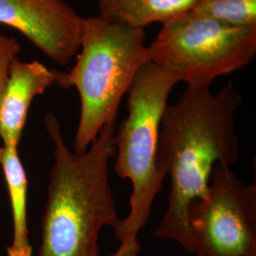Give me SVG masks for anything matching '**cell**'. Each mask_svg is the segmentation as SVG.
Instances as JSON below:
<instances>
[{"label": "cell", "instance_id": "obj_1", "mask_svg": "<svg viewBox=\"0 0 256 256\" xmlns=\"http://www.w3.org/2000/svg\"><path fill=\"white\" fill-rule=\"evenodd\" d=\"M241 102L230 81L218 93L210 88L186 86L178 101L167 104L160 128L158 164L169 174L171 191L154 238L174 240L192 254L187 209L207 194L214 165L238 162L234 115Z\"/></svg>", "mask_w": 256, "mask_h": 256}, {"label": "cell", "instance_id": "obj_2", "mask_svg": "<svg viewBox=\"0 0 256 256\" xmlns=\"http://www.w3.org/2000/svg\"><path fill=\"white\" fill-rule=\"evenodd\" d=\"M45 126L54 150L42 220L38 256H99L102 228L120 218L110 182L108 164L116 156V122L104 126L84 153L72 152L52 113Z\"/></svg>", "mask_w": 256, "mask_h": 256}, {"label": "cell", "instance_id": "obj_3", "mask_svg": "<svg viewBox=\"0 0 256 256\" xmlns=\"http://www.w3.org/2000/svg\"><path fill=\"white\" fill-rule=\"evenodd\" d=\"M148 62L144 28L99 16L84 18L76 64L68 72L56 70L55 80L62 88H76L80 95L75 153L86 152L104 126L116 122L124 95L138 70Z\"/></svg>", "mask_w": 256, "mask_h": 256}, {"label": "cell", "instance_id": "obj_4", "mask_svg": "<svg viewBox=\"0 0 256 256\" xmlns=\"http://www.w3.org/2000/svg\"><path fill=\"white\" fill-rule=\"evenodd\" d=\"M178 82L169 70L148 62L138 70L128 90V117L114 133V171L131 182L133 191L130 212L114 229L118 240L128 234L138 236L162 190L165 174L158 164L160 128L168 98Z\"/></svg>", "mask_w": 256, "mask_h": 256}, {"label": "cell", "instance_id": "obj_5", "mask_svg": "<svg viewBox=\"0 0 256 256\" xmlns=\"http://www.w3.org/2000/svg\"><path fill=\"white\" fill-rule=\"evenodd\" d=\"M147 48L150 62L172 72L187 88H210L256 59V27L230 26L190 10L162 23Z\"/></svg>", "mask_w": 256, "mask_h": 256}, {"label": "cell", "instance_id": "obj_6", "mask_svg": "<svg viewBox=\"0 0 256 256\" xmlns=\"http://www.w3.org/2000/svg\"><path fill=\"white\" fill-rule=\"evenodd\" d=\"M187 222L196 256H256V185L218 162L207 194L190 202Z\"/></svg>", "mask_w": 256, "mask_h": 256}, {"label": "cell", "instance_id": "obj_7", "mask_svg": "<svg viewBox=\"0 0 256 256\" xmlns=\"http://www.w3.org/2000/svg\"><path fill=\"white\" fill-rule=\"evenodd\" d=\"M0 24L18 30L55 63L77 55L84 18L64 0H0Z\"/></svg>", "mask_w": 256, "mask_h": 256}, {"label": "cell", "instance_id": "obj_8", "mask_svg": "<svg viewBox=\"0 0 256 256\" xmlns=\"http://www.w3.org/2000/svg\"><path fill=\"white\" fill-rule=\"evenodd\" d=\"M56 70L38 62L20 61L16 57L0 104V138L3 146H18L34 99L55 84Z\"/></svg>", "mask_w": 256, "mask_h": 256}, {"label": "cell", "instance_id": "obj_9", "mask_svg": "<svg viewBox=\"0 0 256 256\" xmlns=\"http://www.w3.org/2000/svg\"><path fill=\"white\" fill-rule=\"evenodd\" d=\"M198 0H98L99 16L129 27L144 28L192 10Z\"/></svg>", "mask_w": 256, "mask_h": 256}, {"label": "cell", "instance_id": "obj_10", "mask_svg": "<svg viewBox=\"0 0 256 256\" xmlns=\"http://www.w3.org/2000/svg\"><path fill=\"white\" fill-rule=\"evenodd\" d=\"M0 164L9 189L14 218V238L7 252L9 256H32L27 225V176L19 158L18 147H0Z\"/></svg>", "mask_w": 256, "mask_h": 256}, {"label": "cell", "instance_id": "obj_11", "mask_svg": "<svg viewBox=\"0 0 256 256\" xmlns=\"http://www.w3.org/2000/svg\"><path fill=\"white\" fill-rule=\"evenodd\" d=\"M192 12L236 27H256V0H198Z\"/></svg>", "mask_w": 256, "mask_h": 256}, {"label": "cell", "instance_id": "obj_12", "mask_svg": "<svg viewBox=\"0 0 256 256\" xmlns=\"http://www.w3.org/2000/svg\"><path fill=\"white\" fill-rule=\"evenodd\" d=\"M20 45L14 37L0 34V104L9 75L10 66L18 56Z\"/></svg>", "mask_w": 256, "mask_h": 256}, {"label": "cell", "instance_id": "obj_13", "mask_svg": "<svg viewBox=\"0 0 256 256\" xmlns=\"http://www.w3.org/2000/svg\"><path fill=\"white\" fill-rule=\"evenodd\" d=\"M137 234H128L122 238L118 250L110 256H138L140 254V245L138 241Z\"/></svg>", "mask_w": 256, "mask_h": 256}]
</instances>
